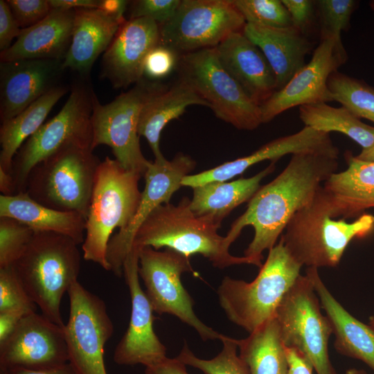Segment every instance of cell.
<instances>
[{"label": "cell", "mask_w": 374, "mask_h": 374, "mask_svg": "<svg viewBox=\"0 0 374 374\" xmlns=\"http://www.w3.org/2000/svg\"><path fill=\"white\" fill-rule=\"evenodd\" d=\"M160 43L159 24L148 17L130 19L118 30L103 55L100 77L116 89L143 79L148 53Z\"/></svg>", "instance_id": "obj_19"}, {"label": "cell", "mask_w": 374, "mask_h": 374, "mask_svg": "<svg viewBox=\"0 0 374 374\" xmlns=\"http://www.w3.org/2000/svg\"><path fill=\"white\" fill-rule=\"evenodd\" d=\"M355 157L363 161L374 162V145L367 149H362L361 152Z\"/></svg>", "instance_id": "obj_52"}, {"label": "cell", "mask_w": 374, "mask_h": 374, "mask_svg": "<svg viewBox=\"0 0 374 374\" xmlns=\"http://www.w3.org/2000/svg\"><path fill=\"white\" fill-rule=\"evenodd\" d=\"M35 232L18 220L0 217V269L14 266Z\"/></svg>", "instance_id": "obj_37"}, {"label": "cell", "mask_w": 374, "mask_h": 374, "mask_svg": "<svg viewBox=\"0 0 374 374\" xmlns=\"http://www.w3.org/2000/svg\"><path fill=\"white\" fill-rule=\"evenodd\" d=\"M62 60H19L0 62L1 123L24 111L55 86Z\"/></svg>", "instance_id": "obj_21"}, {"label": "cell", "mask_w": 374, "mask_h": 374, "mask_svg": "<svg viewBox=\"0 0 374 374\" xmlns=\"http://www.w3.org/2000/svg\"><path fill=\"white\" fill-rule=\"evenodd\" d=\"M287 9L293 26L306 35L314 19L316 2L311 0H281Z\"/></svg>", "instance_id": "obj_43"}, {"label": "cell", "mask_w": 374, "mask_h": 374, "mask_svg": "<svg viewBox=\"0 0 374 374\" xmlns=\"http://www.w3.org/2000/svg\"><path fill=\"white\" fill-rule=\"evenodd\" d=\"M348 57L341 38L321 39L310 61L260 105L262 123L297 106L332 101L328 78Z\"/></svg>", "instance_id": "obj_15"}, {"label": "cell", "mask_w": 374, "mask_h": 374, "mask_svg": "<svg viewBox=\"0 0 374 374\" xmlns=\"http://www.w3.org/2000/svg\"><path fill=\"white\" fill-rule=\"evenodd\" d=\"M369 5H370L371 8L374 11V0L371 1L369 2Z\"/></svg>", "instance_id": "obj_55"}, {"label": "cell", "mask_w": 374, "mask_h": 374, "mask_svg": "<svg viewBox=\"0 0 374 374\" xmlns=\"http://www.w3.org/2000/svg\"><path fill=\"white\" fill-rule=\"evenodd\" d=\"M193 271L190 258L170 249L159 251L141 248L139 274L154 312L170 314L193 328L204 341L222 340L225 335L204 324L193 310L194 302L182 285L183 273Z\"/></svg>", "instance_id": "obj_12"}, {"label": "cell", "mask_w": 374, "mask_h": 374, "mask_svg": "<svg viewBox=\"0 0 374 374\" xmlns=\"http://www.w3.org/2000/svg\"><path fill=\"white\" fill-rule=\"evenodd\" d=\"M197 105L208 107L184 81L179 79L170 87H162L143 105L139 115L138 134L148 141L154 159L164 156L160 150L161 133L171 121L179 118L187 107Z\"/></svg>", "instance_id": "obj_27"}, {"label": "cell", "mask_w": 374, "mask_h": 374, "mask_svg": "<svg viewBox=\"0 0 374 374\" xmlns=\"http://www.w3.org/2000/svg\"><path fill=\"white\" fill-rule=\"evenodd\" d=\"M71 238L53 232H35L14 267L42 314L63 327L61 301L78 281L81 255Z\"/></svg>", "instance_id": "obj_4"}, {"label": "cell", "mask_w": 374, "mask_h": 374, "mask_svg": "<svg viewBox=\"0 0 374 374\" xmlns=\"http://www.w3.org/2000/svg\"><path fill=\"white\" fill-rule=\"evenodd\" d=\"M333 100L339 102L359 118L374 123V87L362 80L337 71L328 80Z\"/></svg>", "instance_id": "obj_34"}, {"label": "cell", "mask_w": 374, "mask_h": 374, "mask_svg": "<svg viewBox=\"0 0 374 374\" xmlns=\"http://www.w3.org/2000/svg\"><path fill=\"white\" fill-rule=\"evenodd\" d=\"M180 2V0L134 1L130 3V19L148 17L161 25L174 16Z\"/></svg>", "instance_id": "obj_41"}, {"label": "cell", "mask_w": 374, "mask_h": 374, "mask_svg": "<svg viewBox=\"0 0 374 374\" xmlns=\"http://www.w3.org/2000/svg\"><path fill=\"white\" fill-rule=\"evenodd\" d=\"M91 148L69 145L35 166L26 192L48 208L76 212L87 218L100 163Z\"/></svg>", "instance_id": "obj_7"}, {"label": "cell", "mask_w": 374, "mask_h": 374, "mask_svg": "<svg viewBox=\"0 0 374 374\" xmlns=\"http://www.w3.org/2000/svg\"><path fill=\"white\" fill-rule=\"evenodd\" d=\"M335 218V208L322 186L313 199L293 215L280 238L302 266L336 267L353 239L374 229V215L364 213L351 222Z\"/></svg>", "instance_id": "obj_2"}, {"label": "cell", "mask_w": 374, "mask_h": 374, "mask_svg": "<svg viewBox=\"0 0 374 374\" xmlns=\"http://www.w3.org/2000/svg\"><path fill=\"white\" fill-rule=\"evenodd\" d=\"M244 35L262 52L276 79V91L284 87L305 64L312 44L294 26L274 28L246 23Z\"/></svg>", "instance_id": "obj_25"}, {"label": "cell", "mask_w": 374, "mask_h": 374, "mask_svg": "<svg viewBox=\"0 0 374 374\" xmlns=\"http://www.w3.org/2000/svg\"><path fill=\"white\" fill-rule=\"evenodd\" d=\"M239 357L248 374H286L288 362L275 317L238 339Z\"/></svg>", "instance_id": "obj_32"}, {"label": "cell", "mask_w": 374, "mask_h": 374, "mask_svg": "<svg viewBox=\"0 0 374 374\" xmlns=\"http://www.w3.org/2000/svg\"><path fill=\"white\" fill-rule=\"evenodd\" d=\"M215 48L222 67L258 105L276 91L271 66L260 49L242 31L231 34Z\"/></svg>", "instance_id": "obj_22"}, {"label": "cell", "mask_w": 374, "mask_h": 374, "mask_svg": "<svg viewBox=\"0 0 374 374\" xmlns=\"http://www.w3.org/2000/svg\"><path fill=\"white\" fill-rule=\"evenodd\" d=\"M180 55L172 48L160 42L145 57L143 76L154 81L166 77L177 68Z\"/></svg>", "instance_id": "obj_40"}, {"label": "cell", "mask_w": 374, "mask_h": 374, "mask_svg": "<svg viewBox=\"0 0 374 374\" xmlns=\"http://www.w3.org/2000/svg\"><path fill=\"white\" fill-rule=\"evenodd\" d=\"M285 348L288 362L286 374H312L313 366L303 355L294 348Z\"/></svg>", "instance_id": "obj_45"}, {"label": "cell", "mask_w": 374, "mask_h": 374, "mask_svg": "<svg viewBox=\"0 0 374 374\" xmlns=\"http://www.w3.org/2000/svg\"><path fill=\"white\" fill-rule=\"evenodd\" d=\"M246 23L274 28L293 26L281 0H233Z\"/></svg>", "instance_id": "obj_36"}, {"label": "cell", "mask_w": 374, "mask_h": 374, "mask_svg": "<svg viewBox=\"0 0 374 374\" xmlns=\"http://www.w3.org/2000/svg\"><path fill=\"white\" fill-rule=\"evenodd\" d=\"M52 8H98L100 0H48Z\"/></svg>", "instance_id": "obj_49"}, {"label": "cell", "mask_w": 374, "mask_h": 374, "mask_svg": "<svg viewBox=\"0 0 374 374\" xmlns=\"http://www.w3.org/2000/svg\"><path fill=\"white\" fill-rule=\"evenodd\" d=\"M315 152L339 157L338 148L330 133L304 126L300 131L275 139L247 156L225 162L197 174L185 176L181 186L194 188L215 181H227L251 166L266 160L276 161L286 154Z\"/></svg>", "instance_id": "obj_20"}, {"label": "cell", "mask_w": 374, "mask_h": 374, "mask_svg": "<svg viewBox=\"0 0 374 374\" xmlns=\"http://www.w3.org/2000/svg\"><path fill=\"white\" fill-rule=\"evenodd\" d=\"M27 313L21 310L0 312V342L6 339Z\"/></svg>", "instance_id": "obj_47"}, {"label": "cell", "mask_w": 374, "mask_h": 374, "mask_svg": "<svg viewBox=\"0 0 374 374\" xmlns=\"http://www.w3.org/2000/svg\"><path fill=\"white\" fill-rule=\"evenodd\" d=\"M345 374H367L364 370L350 368L346 371Z\"/></svg>", "instance_id": "obj_53"}, {"label": "cell", "mask_w": 374, "mask_h": 374, "mask_svg": "<svg viewBox=\"0 0 374 374\" xmlns=\"http://www.w3.org/2000/svg\"><path fill=\"white\" fill-rule=\"evenodd\" d=\"M179 79L204 100L219 119L238 130H253L262 124L255 103L221 65L215 47L180 55Z\"/></svg>", "instance_id": "obj_9"}, {"label": "cell", "mask_w": 374, "mask_h": 374, "mask_svg": "<svg viewBox=\"0 0 374 374\" xmlns=\"http://www.w3.org/2000/svg\"><path fill=\"white\" fill-rule=\"evenodd\" d=\"M305 274L310 278L321 308L330 322L336 350L362 361L374 371V330L350 314L336 300L323 283L317 268L307 267Z\"/></svg>", "instance_id": "obj_26"}, {"label": "cell", "mask_w": 374, "mask_h": 374, "mask_svg": "<svg viewBox=\"0 0 374 374\" xmlns=\"http://www.w3.org/2000/svg\"><path fill=\"white\" fill-rule=\"evenodd\" d=\"M21 28L15 19L6 1H0V50L9 48L14 38L20 35Z\"/></svg>", "instance_id": "obj_44"}, {"label": "cell", "mask_w": 374, "mask_h": 374, "mask_svg": "<svg viewBox=\"0 0 374 374\" xmlns=\"http://www.w3.org/2000/svg\"><path fill=\"white\" fill-rule=\"evenodd\" d=\"M347 168L336 172L323 183L335 208V217L350 218L374 207V162L346 152Z\"/></svg>", "instance_id": "obj_28"}, {"label": "cell", "mask_w": 374, "mask_h": 374, "mask_svg": "<svg viewBox=\"0 0 374 374\" xmlns=\"http://www.w3.org/2000/svg\"><path fill=\"white\" fill-rule=\"evenodd\" d=\"M141 248L132 246L123 267L132 302L128 328L117 344L113 359L118 365L143 364L145 367L160 362L166 356V347L154 330L153 309L142 290L139 274Z\"/></svg>", "instance_id": "obj_18"}, {"label": "cell", "mask_w": 374, "mask_h": 374, "mask_svg": "<svg viewBox=\"0 0 374 374\" xmlns=\"http://www.w3.org/2000/svg\"><path fill=\"white\" fill-rule=\"evenodd\" d=\"M74 9L52 8L33 26L21 29L15 42L1 52V62L30 59H64L69 48L75 19Z\"/></svg>", "instance_id": "obj_23"}, {"label": "cell", "mask_w": 374, "mask_h": 374, "mask_svg": "<svg viewBox=\"0 0 374 374\" xmlns=\"http://www.w3.org/2000/svg\"><path fill=\"white\" fill-rule=\"evenodd\" d=\"M245 24L233 0H181L174 16L159 25L160 42L182 55L216 47Z\"/></svg>", "instance_id": "obj_13"}, {"label": "cell", "mask_w": 374, "mask_h": 374, "mask_svg": "<svg viewBox=\"0 0 374 374\" xmlns=\"http://www.w3.org/2000/svg\"><path fill=\"white\" fill-rule=\"evenodd\" d=\"M275 161L249 178L227 181H215L195 187L190 206L197 216L221 222L233 209L249 202L260 187L262 180L274 172Z\"/></svg>", "instance_id": "obj_30"}, {"label": "cell", "mask_w": 374, "mask_h": 374, "mask_svg": "<svg viewBox=\"0 0 374 374\" xmlns=\"http://www.w3.org/2000/svg\"><path fill=\"white\" fill-rule=\"evenodd\" d=\"M299 118L305 126L327 133H342L362 149L374 145V127L365 124L343 106L335 107L327 103L302 105Z\"/></svg>", "instance_id": "obj_33"}, {"label": "cell", "mask_w": 374, "mask_h": 374, "mask_svg": "<svg viewBox=\"0 0 374 374\" xmlns=\"http://www.w3.org/2000/svg\"><path fill=\"white\" fill-rule=\"evenodd\" d=\"M129 4V1L100 0L98 9H100L121 20H125L123 15Z\"/></svg>", "instance_id": "obj_50"}, {"label": "cell", "mask_w": 374, "mask_h": 374, "mask_svg": "<svg viewBox=\"0 0 374 374\" xmlns=\"http://www.w3.org/2000/svg\"><path fill=\"white\" fill-rule=\"evenodd\" d=\"M316 8L320 24V39L341 38L347 30L358 2L354 0H319Z\"/></svg>", "instance_id": "obj_38"}, {"label": "cell", "mask_w": 374, "mask_h": 374, "mask_svg": "<svg viewBox=\"0 0 374 374\" xmlns=\"http://www.w3.org/2000/svg\"><path fill=\"white\" fill-rule=\"evenodd\" d=\"M91 95L84 87H73L60 111L19 149L12 168L17 193L26 191L32 169L59 150L73 145L91 148Z\"/></svg>", "instance_id": "obj_10"}, {"label": "cell", "mask_w": 374, "mask_h": 374, "mask_svg": "<svg viewBox=\"0 0 374 374\" xmlns=\"http://www.w3.org/2000/svg\"><path fill=\"white\" fill-rule=\"evenodd\" d=\"M321 308L310 278L300 274L282 299L275 318L286 348L303 355L317 374H337L328 353L332 326Z\"/></svg>", "instance_id": "obj_11"}, {"label": "cell", "mask_w": 374, "mask_h": 374, "mask_svg": "<svg viewBox=\"0 0 374 374\" xmlns=\"http://www.w3.org/2000/svg\"><path fill=\"white\" fill-rule=\"evenodd\" d=\"M6 1L21 29L37 24L44 19L52 9L48 0H7Z\"/></svg>", "instance_id": "obj_42"}, {"label": "cell", "mask_w": 374, "mask_h": 374, "mask_svg": "<svg viewBox=\"0 0 374 374\" xmlns=\"http://www.w3.org/2000/svg\"><path fill=\"white\" fill-rule=\"evenodd\" d=\"M143 176L125 169L115 159L101 161L95 177L85 236L83 258L110 271L107 251L113 231L125 229L133 219L141 199L139 182Z\"/></svg>", "instance_id": "obj_5"}, {"label": "cell", "mask_w": 374, "mask_h": 374, "mask_svg": "<svg viewBox=\"0 0 374 374\" xmlns=\"http://www.w3.org/2000/svg\"><path fill=\"white\" fill-rule=\"evenodd\" d=\"M222 342V350L211 359L195 356L186 344L177 358L186 366L198 368L205 374H248L237 354L238 339L225 336Z\"/></svg>", "instance_id": "obj_35"}, {"label": "cell", "mask_w": 374, "mask_h": 374, "mask_svg": "<svg viewBox=\"0 0 374 374\" xmlns=\"http://www.w3.org/2000/svg\"><path fill=\"white\" fill-rule=\"evenodd\" d=\"M0 374H75L69 363L42 370H32L24 368H0Z\"/></svg>", "instance_id": "obj_48"}, {"label": "cell", "mask_w": 374, "mask_h": 374, "mask_svg": "<svg viewBox=\"0 0 374 374\" xmlns=\"http://www.w3.org/2000/svg\"><path fill=\"white\" fill-rule=\"evenodd\" d=\"M69 363L63 327L44 314L25 315L0 342V368L42 370Z\"/></svg>", "instance_id": "obj_17"}, {"label": "cell", "mask_w": 374, "mask_h": 374, "mask_svg": "<svg viewBox=\"0 0 374 374\" xmlns=\"http://www.w3.org/2000/svg\"><path fill=\"white\" fill-rule=\"evenodd\" d=\"M31 299L14 266L0 269V312L21 310L36 312Z\"/></svg>", "instance_id": "obj_39"}, {"label": "cell", "mask_w": 374, "mask_h": 374, "mask_svg": "<svg viewBox=\"0 0 374 374\" xmlns=\"http://www.w3.org/2000/svg\"><path fill=\"white\" fill-rule=\"evenodd\" d=\"M368 325L370 327L374 330V315L371 316L369 317V323Z\"/></svg>", "instance_id": "obj_54"}, {"label": "cell", "mask_w": 374, "mask_h": 374, "mask_svg": "<svg viewBox=\"0 0 374 374\" xmlns=\"http://www.w3.org/2000/svg\"><path fill=\"white\" fill-rule=\"evenodd\" d=\"M75 12L72 39L62 67L87 75L126 20L98 8H77Z\"/></svg>", "instance_id": "obj_24"}, {"label": "cell", "mask_w": 374, "mask_h": 374, "mask_svg": "<svg viewBox=\"0 0 374 374\" xmlns=\"http://www.w3.org/2000/svg\"><path fill=\"white\" fill-rule=\"evenodd\" d=\"M301 267L280 238L253 281L229 276L222 279L217 289L220 305L231 322L251 333L275 317Z\"/></svg>", "instance_id": "obj_6"}, {"label": "cell", "mask_w": 374, "mask_h": 374, "mask_svg": "<svg viewBox=\"0 0 374 374\" xmlns=\"http://www.w3.org/2000/svg\"><path fill=\"white\" fill-rule=\"evenodd\" d=\"M0 217H11L34 232H53L66 235L78 245L84 240L86 219L76 212L55 210L32 199L24 192L0 195Z\"/></svg>", "instance_id": "obj_29"}, {"label": "cell", "mask_w": 374, "mask_h": 374, "mask_svg": "<svg viewBox=\"0 0 374 374\" xmlns=\"http://www.w3.org/2000/svg\"><path fill=\"white\" fill-rule=\"evenodd\" d=\"M190 199L184 197L177 205L157 206L136 231L132 246L150 247L156 250L170 249L189 257L200 254L215 267L253 265L246 256H234L226 238L217 233L220 225L211 219L196 215L190 209Z\"/></svg>", "instance_id": "obj_3"}, {"label": "cell", "mask_w": 374, "mask_h": 374, "mask_svg": "<svg viewBox=\"0 0 374 374\" xmlns=\"http://www.w3.org/2000/svg\"><path fill=\"white\" fill-rule=\"evenodd\" d=\"M186 366L177 357H166L159 363L145 367V374H189Z\"/></svg>", "instance_id": "obj_46"}, {"label": "cell", "mask_w": 374, "mask_h": 374, "mask_svg": "<svg viewBox=\"0 0 374 374\" xmlns=\"http://www.w3.org/2000/svg\"><path fill=\"white\" fill-rule=\"evenodd\" d=\"M67 294L69 315L63 330L69 363L75 374H107L104 349L114 327L105 301L78 281Z\"/></svg>", "instance_id": "obj_14"}, {"label": "cell", "mask_w": 374, "mask_h": 374, "mask_svg": "<svg viewBox=\"0 0 374 374\" xmlns=\"http://www.w3.org/2000/svg\"><path fill=\"white\" fill-rule=\"evenodd\" d=\"M66 91L65 87L55 86L18 115L1 123L0 168L12 173L13 159L19 149L44 124Z\"/></svg>", "instance_id": "obj_31"}, {"label": "cell", "mask_w": 374, "mask_h": 374, "mask_svg": "<svg viewBox=\"0 0 374 374\" xmlns=\"http://www.w3.org/2000/svg\"><path fill=\"white\" fill-rule=\"evenodd\" d=\"M0 192L1 195L10 196L17 194L15 180L12 173L0 168Z\"/></svg>", "instance_id": "obj_51"}, {"label": "cell", "mask_w": 374, "mask_h": 374, "mask_svg": "<svg viewBox=\"0 0 374 374\" xmlns=\"http://www.w3.org/2000/svg\"><path fill=\"white\" fill-rule=\"evenodd\" d=\"M337 157L321 152L292 154L283 170L260 186L249 201L244 213L232 224L225 236L231 244L247 226L254 229L244 256L261 267L262 252L271 249L293 215L308 205L323 183L339 167Z\"/></svg>", "instance_id": "obj_1"}, {"label": "cell", "mask_w": 374, "mask_h": 374, "mask_svg": "<svg viewBox=\"0 0 374 374\" xmlns=\"http://www.w3.org/2000/svg\"><path fill=\"white\" fill-rule=\"evenodd\" d=\"M195 166V161L181 152L170 161L164 157L150 162L143 177L145 188L133 219L125 229L111 238L107 246V260L110 271L116 276L123 274V263L139 228L154 209L170 203L172 195L181 187L183 178Z\"/></svg>", "instance_id": "obj_16"}, {"label": "cell", "mask_w": 374, "mask_h": 374, "mask_svg": "<svg viewBox=\"0 0 374 374\" xmlns=\"http://www.w3.org/2000/svg\"><path fill=\"white\" fill-rule=\"evenodd\" d=\"M162 85L142 79L106 105H102L92 92V150L100 145L109 146L115 159L125 169L144 177L150 161L141 149L139 118L145 103Z\"/></svg>", "instance_id": "obj_8"}]
</instances>
